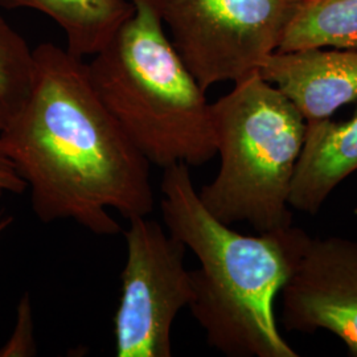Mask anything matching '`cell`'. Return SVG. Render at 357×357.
Instances as JSON below:
<instances>
[{"instance_id":"6da1fadb","label":"cell","mask_w":357,"mask_h":357,"mask_svg":"<svg viewBox=\"0 0 357 357\" xmlns=\"http://www.w3.org/2000/svg\"><path fill=\"white\" fill-rule=\"evenodd\" d=\"M35 77L20 112L0 131V155L31 188L44 224L73 220L96 236L155 206L150 162L91 85L84 59L52 43L33 50Z\"/></svg>"},{"instance_id":"7a4b0ae2","label":"cell","mask_w":357,"mask_h":357,"mask_svg":"<svg viewBox=\"0 0 357 357\" xmlns=\"http://www.w3.org/2000/svg\"><path fill=\"white\" fill-rule=\"evenodd\" d=\"M162 216L200 262L191 270L190 310L206 343L229 357H296L277 326L274 302L311 236L296 227L246 236L200 200L185 165L165 168Z\"/></svg>"},{"instance_id":"3957f363","label":"cell","mask_w":357,"mask_h":357,"mask_svg":"<svg viewBox=\"0 0 357 357\" xmlns=\"http://www.w3.org/2000/svg\"><path fill=\"white\" fill-rule=\"evenodd\" d=\"M86 63L91 85L150 165L203 166L217 155L211 103L165 32L158 0Z\"/></svg>"},{"instance_id":"277c9868","label":"cell","mask_w":357,"mask_h":357,"mask_svg":"<svg viewBox=\"0 0 357 357\" xmlns=\"http://www.w3.org/2000/svg\"><path fill=\"white\" fill-rule=\"evenodd\" d=\"M220 168L199 192L227 225L268 233L293 225L289 195L306 119L281 90L255 72L211 103Z\"/></svg>"},{"instance_id":"5b68a950","label":"cell","mask_w":357,"mask_h":357,"mask_svg":"<svg viewBox=\"0 0 357 357\" xmlns=\"http://www.w3.org/2000/svg\"><path fill=\"white\" fill-rule=\"evenodd\" d=\"M305 0H158L171 43L202 89L258 72Z\"/></svg>"},{"instance_id":"8992f818","label":"cell","mask_w":357,"mask_h":357,"mask_svg":"<svg viewBox=\"0 0 357 357\" xmlns=\"http://www.w3.org/2000/svg\"><path fill=\"white\" fill-rule=\"evenodd\" d=\"M128 258L114 317L115 356L171 357V331L192 301L185 245L155 220L132 217L123 231Z\"/></svg>"},{"instance_id":"52a82bcc","label":"cell","mask_w":357,"mask_h":357,"mask_svg":"<svg viewBox=\"0 0 357 357\" xmlns=\"http://www.w3.org/2000/svg\"><path fill=\"white\" fill-rule=\"evenodd\" d=\"M281 293L286 330L331 332L357 357V243L311 237Z\"/></svg>"},{"instance_id":"ba28073f","label":"cell","mask_w":357,"mask_h":357,"mask_svg":"<svg viewBox=\"0 0 357 357\" xmlns=\"http://www.w3.org/2000/svg\"><path fill=\"white\" fill-rule=\"evenodd\" d=\"M258 73L281 90L306 121L331 118L342 106L357 102V50L275 51Z\"/></svg>"},{"instance_id":"9c48e42d","label":"cell","mask_w":357,"mask_h":357,"mask_svg":"<svg viewBox=\"0 0 357 357\" xmlns=\"http://www.w3.org/2000/svg\"><path fill=\"white\" fill-rule=\"evenodd\" d=\"M357 171V109L335 122L331 118L306 121L301 153L294 169L289 204L315 216L332 191Z\"/></svg>"},{"instance_id":"30bf717a","label":"cell","mask_w":357,"mask_h":357,"mask_svg":"<svg viewBox=\"0 0 357 357\" xmlns=\"http://www.w3.org/2000/svg\"><path fill=\"white\" fill-rule=\"evenodd\" d=\"M0 7L45 13L64 31L66 51L79 59L103 50L135 11L130 0H0Z\"/></svg>"},{"instance_id":"8fae6325","label":"cell","mask_w":357,"mask_h":357,"mask_svg":"<svg viewBox=\"0 0 357 357\" xmlns=\"http://www.w3.org/2000/svg\"><path fill=\"white\" fill-rule=\"evenodd\" d=\"M326 47L357 50V0H305L277 51Z\"/></svg>"},{"instance_id":"7c38bea8","label":"cell","mask_w":357,"mask_h":357,"mask_svg":"<svg viewBox=\"0 0 357 357\" xmlns=\"http://www.w3.org/2000/svg\"><path fill=\"white\" fill-rule=\"evenodd\" d=\"M33 77V50L0 15V131L26 103Z\"/></svg>"},{"instance_id":"4fadbf2b","label":"cell","mask_w":357,"mask_h":357,"mask_svg":"<svg viewBox=\"0 0 357 357\" xmlns=\"http://www.w3.org/2000/svg\"><path fill=\"white\" fill-rule=\"evenodd\" d=\"M17 323L8 344L0 349V356H33L36 347L32 335V315L28 294L17 308Z\"/></svg>"},{"instance_id":"5bb4252c","label":"cell","mask_w":357,"mask_h":357,"mask_svg":"<svg viewBox=\"0 0 357 357\" xmlns=\"http://www.w3.org/2000/svg\"><path fill=\"white\" fill-rule=\"evenodd\" d=\"M26 183L15 169L13 163L0 155V190L11 192L15 195H22L26 191Z\"/></svg>"},{"instance_id":"9a60e30c","label":"cell","mask_w":357,"mask_h":357,"mask_svg":"<svg viewBox=\"0 0 357 357\" xmlns=\"http://www.w3.org/2000/svg\"><path fill=\"white\" fill-rule=\"evenodd\" d=\"M3 193H4V191L0 190V199H1ZM11 222H13V217H3L1 213H0V234L10 227Z\"/></svg>"}]
</instances>
